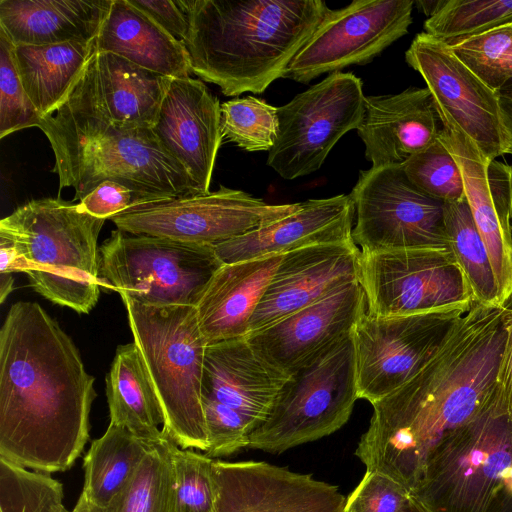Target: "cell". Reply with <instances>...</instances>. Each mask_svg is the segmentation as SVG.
Returning a JSON list of instances; mask_svg holds the SVG:
<instances>
[{"mask_svg":"<svg viewBox=\"0 0 512 512\" xmlns=\"http://www.w3.org/2000/svg\"><path fill=\"white\" fill-rule=\"evenodd\" d=\"M366 311L365 293L356 281L246 339L265 362L290 377L352 336Z\"/></svg>","mask_w":512,"mask_h":512,"instance_id":"cell-18","label":"cell"},{"mask_svg":"<svg viewBox=\"0 0 512 512\" xmlns=\"http://www.w3.org/2000/svg\"><path fill=\"white\" fill-rule=\"evenodd\" d=\"M405 61L422 76L436 112L448 116L487 160L507 154L500 93L487 86L447 44L421 32L405 52Z\"/></svg>","mask_w":512,"mask_h":512,"instance_id":"cell-16","label":"cell"},{"mask_svg":"<svg viewBox=\"0 0 512 512\" xmlns=\"http://www.w3.org/2000/svg\"><path fill=\"white\" fill-rule=\"evenodd\" d=\"M94 42L96 51L116 54L172 79L192 73L184 44L128 0H112Z\"/></svg>","mask_w":512,"mask_h":512,"instance_id":"cell-28","label":"cell"},{"mask_svg":"<svg viewBox=\"0 0 512 512\" xmlns=\"http://www.w3.org/2000/svg\"><path fill=\"white\" fill-rule=\"evenodd\" d=\"M408 180L421 192L443 203L465 199L460 169L438 139L402 164Z\"/></svg>","mask_w":512,"mask_h":512,"instance_id":"cell-38","label":"cell"},{"mask_svg":"<svg viewBox=\"0 0 512 512\" xmlns=\"http://www.w3.org/2000/svg\"><path fill=\"white\" fill-rule=\"evenodd\" d=\"M78 204L83 211L95 217L110 219L134 205L141 204V201L130 188L118 182L106 180Z\"/></svg>","mask_w":512,"mask_h":512,"instance_id":"cell-43","label":"cell"},{"mask_svg":"<svg viewBox=\"0 0 512 512\" xmlns=\"http://www.w3.org/2000/svg\"><path fill=\"white\" fill-rule=\"evenodd\" d=\"M349 195L356 216L352 237L361 253L449 249L444 203L418 190L402 165L360 171Z\"/></svg>","mask_w":512,"mask_h":512,"instance_id":"cell-10","label":"cell"},{"mask_svg":"<svg viewBox=\"0 0 512 512\" xmlns=\"http://www.w3.org/2000/svg\"><path fill=\"white\" fill-rule=\"evenodd\" d=\"M112 0H0V29L14 46L95 40Z\"/></svg>","mask_w":512,"mask_h":512,"instance_id":"cell-27","label":"cell"},{"mask_svg":"<svg viewBox=\"0 0 512 512\" xmlns=\"http://www.w3.org/2000/svg\"><path fill=\"white\" fill-rule=\"evenodd\" d=\"M440 0H416L414 5L427 17H430L437 9Z\"/></svg>","mask_w":512,"mask_h":512,"instance_id":"cell-49","label":"cell"},{"mask_svg":"<svg viewBox=\"0 0 512 512\" xmlns=\"http://www.w3.org/2000/svg\"><path fill=\"white\" fill-rule=\"evenodd\" d=\"M288 378L265 362L246 337L221 341L206 348L202 397L238 411L256 429Z\"/></svg>","mask_w":512,"mask_h":512,"instance_id":"cell-25","label":"cell"},{"mask_svg":"<svg viewBox=\"0 0 512 512\" xmlns=\"http://www.w3.org/2000/svg\"><path fill=\"white\" fill-rule=\"evenodd\" d=\"M499 93L502 97L512 99V80L506 83Z\"/></svg>","mask_w":512,"mask_h":512,"instance_id":"cell-51","label":"cell"},{"mask_svg":"<svg viewBox=\"0 0 512 512\" xmlns=\"http://www.w3.org/2000/svg\"><path fill=\"white\" fill-rule=\"evenodd\" d=\"M110 424L159 442L164 434V412L154 385L134 342L118 346L106 376Z\"/></svg>","mask_w":512,"mask_h":512,"instance_id":"cell-29","label":"cell"},{"mask_svg":"<svg viewBox=\"0 0 512 512\" xmlns=\"http://www.w3.org/2000/svg\"><path fill=\"white\" fill-rule=\"evenodd\" d=\"M42 115L29 98L14 57V44L0 29V138L38 127Z\"/></svg>","mask_w":512,"mask_h":512,"instance_id":"cell-40","label":"cell"},{"mask_svg":"<svg viewBox=\"0 0 512 512\" xmlns=\"http://www.w3.org/2000/svg\"><path fill=\"white\" fill-rule=\"evenodd\" d=\"M438 115L427 87L366 96L356 129L373 168L402 165L439 137Z\"/></svg>","mask_w":512,"mask_h":512,"instance_id":"cell-24","label":"cell"},{"mask_svg":"<svg viewBox=\"0 0 512 512\" xmlns=\"http://www.w3.org/2000/svg\"><path fill=\"white\" fill-rule=\"evenodd\" d=\"M191 71L226 96L263 93L329 10L322 0H181Z\"/></svg>","mask_w":512,"mask_h":512,"instance_id":"cell-3","label":"cell"},{"mask_svg":"<svg viewBox=\"0 0 512 512\" xmlns=\"http://www.w3.org/2000/svg\"><path fill=\"white\" fill-rule=\"evenodd\" d=\"M439 140L456 161L466 202L486 246L494 272L498 304L512 301V165L487 160L475 143L443 113Z\"/></svg>","mask_w":512,"mask_h":512,"instance_id":"cell-17","label":"cell"},{"mask_svg":"<svg viewBox=\"0 0 512 512\" xmlns=\"http://www.w3.org/2000/svg\"><path fill=\"white\" fill-rule=\"evenodd\" d=\"M413 7L414 0H354L329 9L283 77L308 84L322 74L370 63L408 33Z\"/></svg>","mask_w":512,"mask_h":512,"instance_id":"cell-15","label":"cell"},{"mask_svg":"<svg viewBox=\"0 0 512 512\" xmlns=\"http://www.w3.org/2000/svg\"><path fill=\"white\" fill-rule=\"evenodd\" d=\"M152 130L199 191L210 192L223 134L221 104L207 86L191 76L172 79Z\"/></svg>","mask_w":512,"mask_h":512,"instance_id":"cell-22","label":"cell"},{"mask_svg":"<svg viewBox=\"0 0 512 512\" xmlns=\"http://www.w3.org/2000/svg\"><path fill=\"white\" fill-rule=\"evenodd\" d=\"M512 24V0H440L424 32L447 44Z\"/></svg>","mask_w":512,"mask_h":512,"instance_id":"cell-34","label":"cell"},{"mask_svg":"<svg viewBox=\"0 0 512 512\" xmlns=\"http://www.w3.org/2000/svg\"><path fill=\"white\" fill-rule=\"evenodd\" d=\"M63 485L50 474L0 459V512H64Z\"/></svg>","mask_w":512,"mask_h":512,"instance_id":"cell-36","label":"cell"},{"mask_svg":"<svg viewBox=\"0 0 512 512\" xmlns=\"http://www.w3.org/2000/svg\"><path fill=\"white\" fill-rule=\"evenodd\" d=\"M64 512H71V511H68V510L66 509Z\"/></svg>","mask_w":512,"mask_h":512,"instance_id":"cell-52","label":"cell"},{"mask_svg":"<svg viewBox=\"0 0 512 512\" xmlns=\"http://www.w3.org/2000/svg\"><path fill=\"white\" fill-rule=\"evenodd\" d=\"M444 225L448 247L468 280L475 301L499 306L490 258L466 199L444 203Z\"/></svg>","mask_w":512,"mask_h":512,"instance_id":"cell-33","label":"cell"},{"mask_svg":"<svg viewBox=\"0 0 512 512\" xmlns=\"http://www.w3.org/2000/svg\"><path fill=\"white\" fill-rule=\"evenodd\" d=\"M472 304L394 317L366 311L352 334L359 398L373 404L410 380Z\"/></svg>","mask_w":512,"mask_h":512,"instance_id":"cell-13","label":"cell"},{"mask_svg":"<svg viewBox=\"0 0 512 512\" xmlns=\"http://www.w3.org/2000/svg\"><path fill=\"white\" fill-rule=\"evenodd\" d=\"M361 255L353 239L284 254L251 318L249 334L359 281Z\"/></svg>","mask_w":512,"mask_h":512,"instance_id":"cell-20","label":"cell"},{"mask_svg":"<svg viewBox=\"0 0 512 512\" xmlns=\"http://www.w3.org/2000/svg\"><path fill=\"white\" fill-rule=\"evenodd\" d=\"M511 465L512 422L497 385L484 408L434 448L412 494L430 512H504Z\"/></svg>","mask_w":512,"mask_h":512,"instance_id":"cell-7","label":"cell"},{"mask_svg":"<svg viewBox=\"0 0 512 512\" xmlns=\"http://www.w3.org/2000/svg\"><path fill=\"white\" fill-rule=\"evenodd\" d=\"M171 81L116 54L95 50L63 101L118 126L153 128Z\"/></svg>","mask_w":512,"mask_h":512,"instance_id":"cell-21","label":"cell"},{"mask_svg":"<svg viewBox=\"0 0 512 512\" xmlns=\"http://www.w3.org/2000/svg\"><path fill=\"white\" fill-rule=\"evenodd\" d=\"M128 2L178 41L183 43L186 40L189 21L181 0H128Z\"/></svg>","mask_w":512,"mask_h":512,"instance_id":"cell-44","label":"cell"},{"mask_svg":"<svg viewBox=\"0 0 512 512\" xmlns=\"http://www.w3.org/2000/svg\"><path fill=\"white\" fill-rule=\"evenodd\" d=\"M38 128L53 150L59 191L74 188V200L106 180L130 188L141 204L201 193L152 128L118 126L64 101L42 116Z\"/></svg>","mask_w":512,"mask_h":512,"instance_id":"cell-4","label":"cell"},{"mask_svg":"<svg viewBox=\"0 0 512 512\" xmlns=\"http://www.w3.org/2000/svg\"><path fill=\"white\" fill-rule=\"evenodd\" d=\"M223 138L247 152L270 151L279 132L277 107L254 96L221 104Z\"/></svg>","mask_w":512,"mask_h":512,"instance_id":"cell-35","label":"cell"},{"mask_svg":"<svg viewBox=\"0 0 512 512\" xmlns=\"http://www.w3.org/2000/svg\"><path fill=\"white\" fill-rule=\"evenodd\" d=\"M406 512H430V511L414 496L413 502H412L410 508Z\"/></svg>","mask_w":512,"mask_h":512,"instance_id":"cell-50","label":"cell"},{"mask_svg":"<svg viewBox=\"0 0 512 512\" xmlns=\"http://www.w3.org/2000/svg\"><path fill=\"white\" fill-rule=\"evenodd\" d=\"M357 399L350 336L287 379L249 448L278 455L328 436L346 424Z\"/></svg>","mask_w":512,"mask_h":512,"instance_id":"cell-8","label":"cell"},{"mask_svg":"<svg viewBox=\"0 0 512 512\" xmlns=\"http://www.w3.org/2000/svg\"><path fill=\"white\" fill-rule=\"evenodd\" d=\"M155 443L109 423L84 456V484L79 498L96 506L107 505Z\"/></svg>","mask_w":512,"mask_h":512,"instance_id":"cell-31","label":"cell"},{"mask_svg":"<svg viewBox=\"0 0 512 512\" xmlns=\"http://www.w3.org/2000/svg\"><path fill=\"white\" fill-rule=\"evenodd\" d=\"M164 412L162 432L182 449H208L202 379L208 346L195 306H151L120 294Z\"/></svg>","mask_w":512,"mask_h":512,"instance_id":"cell-6","label":"cell"},{"mask_svg":"<svg viewBox=\"0 0 512 512\" xmlns=\"http://www.w3.org/2000/svg\"><path fill=\"white\" fill-rule=\"evenodd\" d=\"M174 444L164 434L107 505L96 506L78 498L71 512H180L172 460Z\"/></svg>","mask_w":512,"mask_h":512,"instance_id":"cell-32","label":"cell"},{"mask_svg":"<svg viewBox=\"0 0 512 512\" xmlns=\"http://www.w3.org/2000/svg\"><path fill=\"white\" fill-rule=\"evenodd\" d=\"M300 205L269 204L243 190L220 186L213 192L134 205L110 220L130 234L215 246L279 220Z\"/></svg>","mask_w":512,"mask_h":512,"instance_id":"cell-12","label":"cell"},{"mask_svg":"<svg viewBox=\"0 0 512 512\" xmlns=\"http://www.w3.org/2000/svg\"><path fill=\"white\" fill-rule=\"evenodd\" d=\"M176 495L180 512H216L214 459L193 449L172 448Z\"/></svg>","mask_w":512,"mask_h":512,"instance_id":"cell-39","label":"cell"},{"mask_svg":"<svg viewBox=\"0 0 512 512\" xmlns=\"http://www.w3.org/2000/svg\"><path fill=\"white\" fill-rule=\"evenodd\" d=\"M365 97L360 78L336 72L277 107L279 132L267 164L287 180L319 170L335 144L358 128Z\"/></svg>","mask_w":512,"mask_h":512,"instance_id":"cell-11","label":"cell"},{"mask_svg":"<svg viewBox=\"0 0 512 512\" xmlns=\"http://www.w3.org/2000/svg\"><path fill=\"white\" fill-rule=\"evenodd\" d=\"M497 385L512 422V308L507 309L505 316V338L498 366Z\"/></svg>","mask_w":512,"mask_h":512,"instance_id":"cell-45","label":"cell"},{"mask_svg":"<svg viewBox=\"0 0 512 512\" xmlns=\"http://www.w3.org/2000/svg\"><path fill=\"white\" fill-rule=\"evenodd\" d=\"M500 121L507 145V154L512 155V99L500 96Z\"/></svg>","mask_w":512,"mask_h":512,"instance_id":"cell-47","label":"cell"},{"mask_svg":"<svg viewBox=\"0 0 512 512\" xmlns=\"http://www.w3.org/2000/svg\"><path fill=\"white\" fill-rule=\"evenodd\" d=\"M414 496L393 478L366 470L359 484L346 498L343 512H406Z\"/></svg>","mask_w":512,"mask_h":512,"instance_id":"cell-42","label":"cell"},{"mask_svg":"<svg viewBox=\"0 0 512 512\" xmlns=\"http://www.w3.org/2000/svg\"><path fill=\"white\" fill-rule=\"evenodd\" d=\"M99 251L100 276L119 294L151 306H196L223 265L212 245L119 229Z\"/></svg>","mask_w":512,"mask_h":512,"instance_id":"cell-9","label":"cell"},{"mask_svg":"<svg viewBox=\"0 0 512 512\" xmlns=\"http://www.w3.org/2000/svg\"><path fill=\"white\" fill-rule=\"evenodd\" d=\"M106 219L61 198L31 200L0 221L31 287L49 301L89 313L100 294L98 236Z\"/></svg>","mask_w":512,"mask_h":512,"instance_id":"cell-5","label":"cell"},{"mask_svg":"<svg viewBox=\"0 0 512 512\" xmlns=\"http://www.w3.org/2000/svg\"><path fill=\"white\" fill-rule=\"evenodd\" d=\"M216 512H343L338 487L265 461L214 460Z\"/></svg>","mask_w":512,"mask_h":512,"instance_id":"cell-19","label":"cell"},{"mask_svg":"<svg viewBox=\"0 0 512 512\" xmlns=\"http://www.w3.org/2000/svg\"><path fill=\"white\" fill-rule=\"evenodd\" d=\"M0 276V302L3 303L13 290L14 279L12 273H0Z\"/></svg>","mask_w":512,"mask_h":512,"instance_id":"cell-48","label":"cell"},{"mask_svg":"<svg viewBox=\"0 0 512 512\" xmlns=\"http://www.w3.org/2000/svg\"><path fill=\"white\" fill-rule=\"evenodd\" d=\"M355 208L350 195L308 199L299 209L241 236L216 244L223 264L283 255L307 246L353 239Z\"/></svg>","mask_w":512,"mask_h":512,"instance_id":"cell-23","label":"cell"},{"mask_svg":"<svg viewBox=\"0 0 512 512\" xmlns=\"http://www.w3.org/2000/svg\"><path fill=\"white\" fill-rule=\"evenodd\" d=\"M94 51V40L14 46L23 86L42 116L66 98Z\"/></svg>","mask_w":512,"mask_h":512,"instance_id":"cell-30","label":"cell"},{"mask_svg":"<svg viewBox=\"0 0 512 512\" xmlns=\"http://www.w3.org/2000/svg\"><path fill=\"white\" fill-rule=\"evenodd\" d=\"M507 309L474 301L421 370L372 404L355 451L366 470L417 487L434 448L496 391Z\"/></svg>","mask_w":512,"mask_h":512,"instance_id":"cell-1","label":"cell"},{"mask_svg":"<svg viewBox=\"0 0 512 512\" xmlns=\"http://www.w3.org/2000/svg\"><path fill=\"white\" fill-rule=\"evenodd\" d=\"M23 272L22 260L12 241L0 234V273Z\"/></svg>","mask_w":512,"mask_h":512,"instance_id":"cell-46","label":"cell"},{"mask_svg":"<svg viewBox=\"0 0 512 512\" xmlns=\"http://www.w3.org/2000/svg\"><path fill=\"white\" fill-rule=\"evenodd\" d=\"M283 255L223 264L216 271L195 306L208 345L249 334L251 318Z\"/></svg>","mask_w":512,"mask_h":512,"instance_id":"cell-26","label":"cell"},{"mask_svg":"<svg viewBox=\"0 0 512 512\" xmlns=\"http://www.w3.org/2000/svg\"><path fill=\"white\" fill-rule=\"evenodd\" d=\"M208 439L205 454L228 457L249 447L254 424L238 411L207 397H202Z\"/></svg>","mask_w":512,"mask_h":512,"instance_id":"cell-41","label":"cell"},{"mask_svg":"<svg viewBox=\"0 0 512 512\" xmlns=\"http://www.w3.org/2000/svg\"><path fill=\"white\" fill-rule=\"evenodd\" d=\"M94 380L38 303L13 304L0 330V459L50 475L69 470L89 440Z\"/></svg>","mask_w":512,"mask_h":512,"instance_id":"cell-2","label":"cell"},{"mask_svg":"<svg viewBox=\"0 0 512 512\" xmlns=\"http://www.w3.org/2000/svg\"><path fill=\"white\" fill-rule=\"evenodd\" d=\"M451 51L496 92L512 80V24L449 46Z\"/></svg>","mask_w":512,"mask_h":512,"instance_id":"cell-37","label":"cell"},{"mask_svg":"<svg viewBox=\"0 0 512 512\" xmlns=\"http://www.w3.org/2000/svg\"><path fill=\"white\" fill-rule=\"evenodd\" d=\"M359 283L367 313L377 317L416 314L475 301L450 249L362 253Z\"/></svg>","mask_w":512,"mask_h":512,"instance_id":"cell-14","label":"cell"}]
</instances>
